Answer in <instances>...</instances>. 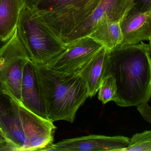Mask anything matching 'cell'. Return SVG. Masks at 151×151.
<instances>
[{
  "mask_svg": "<svg viewBox=\"0 0 151 151\" xmlns=\"http://www.w3.org/2000/svg\"><path fill=\"white\" fill-rule=\"evenodd\" d=\"M151 42L120 45L107 52L103 78L111 75L117 86L114 101L121 107L137 106L151 95Z\"/></svg>",
  "mask_w": 151,
  "mask_h": 151,
  "instance_id": "1",
  "label": "cell"
},
{
  "mask_svg": "<svg viewBox=\"0 0 151 151\" xmlns=\"http://www.w3.org/2000/svg\"><path fill=\"white\" fill-rule=\"evenodd\" d=\"M0 124L13 151H45L53 143L56 129L53 122L1 91Z\"/></svg>",
  "mask_w": 151,
  "mask_h": 151,
  "instance_id": "2",
  "label": "cell"
},
{
  "mask_svg": "<svg viewBox=\"0 0 151 151\" xmlns=\"http://www.w3.org/2000/svg\"><path fill=\"white\" fill-rule=\"evenodd\" d=\"M47 114L52 122L73 123L78 109L89 97L80 72L65 73L34 63Z\"/></svg>",
  "mask_w": 151,
  "mask_h": 151,
  "instance_id": "3",
  "label": "cell"
},
{
  "mask_svg": "<svg viewBox=\"0 0 151 151\" xmlns=\"http://www.w3.org/2000/svg\"><path fill=\"white\" fill-rule=\"evenodd\" d=\"M17 35L30 59L46 65L67 48L59 38L32 8L24 4L17 27Z\"/></svg>",
  "mask_w": 151,
  "mask_h": 151,
  "instance_id": "4",
  "label": "cell"
},
{
  "mask_svg": "<svg viewBox=\"0 0 151 151\" xmlns=\"http://www.w3.org/2000/svg\"><path fill=\"white\" fill-rule=\"evenodd\" d=\"M29 57L17 29L8 40L0 45V91L21 101L24 68Z\"/></svg>",
  "mask_w": 151,
  "mask_h": 151,
  "instance_id": "5",
  "label": "cell"
},
{
  "mask_svg": "<svg viewBox=\"0 0 151 151\" xmlns=\"http://www.w3.org/2000/svg\"><path fill=\"white\" fill-rule=\"evenodd\" d=\"M100 1L75 0L52 11H35L63 41L78 25L91 15Z\"/></svg>",
  "mask_w": 151,
  "mask_h": 151,
  "instance_id": "6",
  "label": "cell"
},
{
  "mask_svg": "<svg viewBox=\"0 0 151 151\" xmlns=\"http://www.w3.org/2000/svg\"><path fill=\"white\" fill-rule=\"evenodd\" d=\"M66 44V50L46 65L49 68L65 73H78L103 47L88 36Z\"/></svg>",
  "mask_w": 151,
  "mask_h": 151,
  "instance_id": "7",
  "label": "cell"
},
{
  "mask_svg": "<svg viewBox=\"0 0 151 151\" xmlns=\"http://www.w3.org/2000/svg\"><path fill=\"white\" fill-rule=\"evenodd\" d=\"M134 6L133 0H101L91 15L78 25L63 41L69 43L86 37L106 21L120 22Z\"/></svg>",
  "mask_w": 151,
  "mask_h": 151,
  "instance_id": "8",
  "label": "cell"
},
{
  "mask_svg": "<svg viewBox=\"0 0 151 151\" xmlns=\"http://www.w3.org/2000/svg\"><path fill=\"white\" fill-rule=\"evenodd\" d=\"M129 139L122 136L91 135L53 143L45 151H119L127 146Z\"/></svg>",
  "mask_w": 151,
  "mask_h": 151,
  "instance_id": "9",
  "label": "cell"
},
{
  "mask_svg": "<svg viewBox=\"0 0 151 151\" xmlns=\"http://www.w3.org/2000/svg\"><path fill=\"white\" fill-rule=\"evenodd\" d=\"M121 45H136L151 40V10L139 12L134 6L120 21Z\"/></svg>",
  "mask_w": 151,
  "mask_h": 151,
  "instance_id": "10",
  "label": "cell"
},
{
  "mask_svg": "<svg viewBox=\"0 0 151 151\" xmlns=\"http://www.w3.org/2000/svg\"><path fill=\"white\" fill-rule=\"evenodd\" d=\"M21 101L27 108L43 118L49 119L38 82L35 64L30 59L24 68L21 87Z\"/></svg>",
  "mask_w": 151,
  "mask_h": 151,
  "instance_id": "11",
  "label": "cell"
},
{
  "mask_svg": "<svg viewBox=\"0 0 151 151\" xmlns=\"http://www.w3.org/2000/svg\"><path fill=\"white\" fill-rule=\"evenodd\" d=\"M23 0H0V41H6L17 27Z\"/></svg>",
  "mask_w": 151,
  "mask_h": 151,
  "instance_id": "12",
  "label": "cell"
},
{
  "mask_svg": "<svg viewBox=\"0 0 151 151\" xmlns=\"http://www.w3.org/2000/svg\"><path fill=\"white\" fill-rule=\"evenodd\" d=\"M107 50L102 47L80 71L83 78L89 97L96 95L103 77Z\"/></svg>",
  "mask_w": 151,
  "mask_h": 151,
  "instance_id": "13",
  "label": "cell"
},
{
  "mask_svg": "<svg viewBox=\"0 0 151 151\" xmlns=\"http://www.w3.org/2000/svg\"><path fill=\"white\" fill-rule=\"evenodd\" d=\"M87 36L108 51L121 45L123 40L120 22L112 21L101 24Z\"/></svg>",
  "mask_w": 151,
  "mask_h": 151,
  "instance_id": "14",
  "label": "cell"
},
{
  "mask_svg": "<svg viewBox=\"0 0 151 151\" xmlns=\"http://www.w3.org/2000/svg\"><path fill=\"white\" fill-rule=\"evenodd\" d=\"M119 151H151V131L136 133L129 139L127 146Z\"/></svg>",
  "mask_w": 151,
  "mask_h": 151,
  "instance_id": "15",
  "label": "cell"
},
{
  "mask_svg": "<svg viewBox=\"0 0 151 151\" xmlns=\"http://www.w3.org/2000/svg\"><path fill=\"white\" fill-rule=\"evenodd\" d=\"M99 91L98 98L103 104L116 100L117 86L114 78L111 75L102 78Z\"/></svg>",
  "mask_w": 151,
  "mask_h": 151,
  "instance_id": "16",
  "label": "cell"
},
{
  "mask_svg": "<svg viewBox=\"0 0 151 151\" xmlns=\"http://www.w3.org/2000/svg\"><path fill=\"white\" fill-rule=\"evenodd\" d=\"M74 1L75 0H39L31 8L37 12H47L55 10Z\"/></svg>",
  "mask_w": 151,
  "mask_h": 151,
  "instance_id": "17",
  "label": "cell"
},
{
  "mask_svg": "<svg viewBox=\"0 0 151 151\" xmlns=\"http://www.w3.org/2000/svg\"><path fill=\"white\" fill-rule=\"evenodd\" d=\"M13 151L12 145L0 124V151Z\"/></svg>",
  "mask_w": 151,
  "mask_h": 151,
  "instance_id": "18",
  "label": "cell"
},
{
  "mask_svg": "<svg viewBox=\"0 0 151 151\" xmlns=\"http://www.w3.org/2000/svg\"><path fill=\"white\" fill-rule=\"evenodd\" d=\"M137 106V109L141 116L147 122H151V108L148 101H145Z\"/></svg>",
  "mask_w": 151,
  "mask_h": 151,
  "instance_id": "19",
  "label": "cell"
},
{
  "mask_svg": "<svg viewBox=\"0 0 151 151\" xmlns=\"http://www.w3.org/2000/svg\"><path fill=\"white\" fill-rule=\"evenodd\" d=\"M134 7L139 12L151 10V0H133Z\"/></svg>",
  "mask_w": 151,
  "mask_h": 151,
  "instance_id": "20",
  "label": "cell"
},
{
  "mask_svg": "<svg viewBox=\"0 0 151 151\" xmlns=\"http://www.w3.org/2000/svg\"><path fill=\"white\" fill-rule=\"evenodd\" d=\"M39 1V0H23V1L24 4L28 6L32 7Z\"/></svg>",
  "mask_w": 151,
  "mask_h": 151,
  "instance_id": "21",
  "label": "cell"
},
{
  "mask_svg": "<svg viewBox=\"0 0 151 151\" xmlns=\"http://www.w3.org/2000/svg\"></svg>",
  "mask_w": 151,
  "mask_h": 151,
  "instance_id": "22",
  "label": "cell"
}]
</instances>
